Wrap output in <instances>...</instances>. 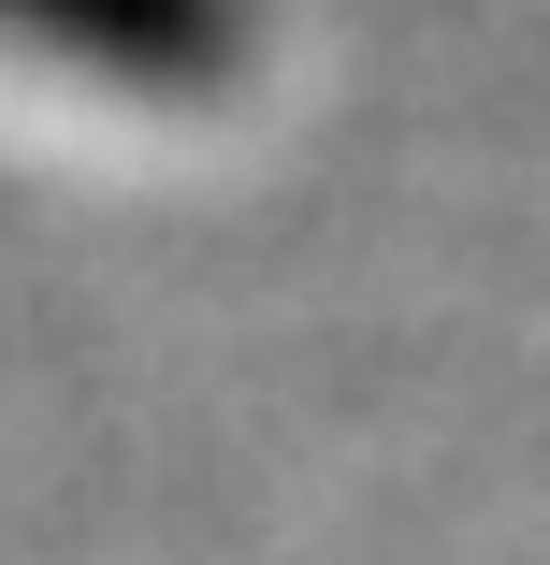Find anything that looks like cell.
<instances>
[{
    "label": "cell",
    "mask_w": 550,
    "mask_h": 565,
    "mask_svg": "<svg viewBox=\"0 0 550 565\" xmlns=\"http://www.w3.org/2000/svg\"><path fill=\"white\" fill-rule=\"evenodd\" d=\"M0 44H44L117 87H217L261 44V0H0Z\"/></svg>",
    "instance_id": "cell-1"
}]
</instances>
